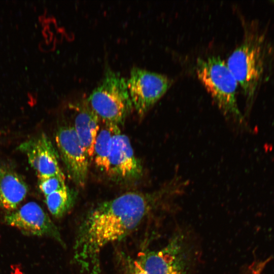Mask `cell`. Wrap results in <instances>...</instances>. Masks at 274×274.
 I'll return each mask as SVG.
<instances>
[{"instance_id": "9a60e30c", "label": "cell", "mask_w": 274, "mask_h": 274, "mask_svg": "<svg viewBox=\"0 0 274 274\" xmlns=\"http://www.w3.org/2000/svg\"><path fill=\"white\" fill-rule=\"evenodd\" d=\"M38 186L45 196L66 187L64 176H53L39 179Z\"/></svg>"}, {"instance_id": "52a82bcc", "label": "cell", "mask_w": 274, "mask_h": 274, "mask_svg": "<svg viewBox=\"0 0 274 274\" xmlns=\"http://www.w3.org/2000/svg\"><path fill=\"white\" fill-rule=\"evenodd\" d=\"M4 222L18 229L26 235L51 237L61 246L64 243L56 226L37 203L29 202L7 213Z\"/></svg>"}, {"instance_id": "30bf717a", "label": "cell", "mask_w": 274, "mask_h": 274, "mask_svg": "<svg viewBox=\"0 0 274 274\" xmlns=\"http://www.w3.org/2000/svg\"><path fill=\"white\" fill-rule=\"evenodd\" d=\"M18 149L26 156L39 179L64 176L59 167L56 150L45 133L25 141L18 146Z\"/></svg>"}, {"instance_id": "9c48e42d", "label": "cell", "mask_w": 274, "mask_h": 274, "mask_svg": "<svg viewBox=\"0 0 274 274\" xmlns=\"http://www.w3.org/2000/svg\"><path fill=\"white\" fill-rule=\"evenodd\" d=\"M108 175L118 181L137 180L143 175V166L135 156L128 138L119 128L113 139L109 157Z\"/></svg>"}, {"instance_id": "277c9868", "label": "cell", "mask_w": 274, "mask_h": 274, "mask_svg": "<svg viewBox=\"0 0 274 274\" xmlns=\"http://www.w3.org/2000/svg\"><path fill=\"white\" fill-rule=\"evenodd\" d=\"M86 100L100 121L117 126L123 124L133 108L127 80L110 68Z\"/></svg>"}, {"instance_id": "7a4b0ae2", "label": "cell", "mask_w": 274, "mask_h": 274, "mask_svg": "<svg viewBox=\"0 0 274 274\" xmlns=\"http://www.w3.org/2000/svg\"><path fill=\"white\" fill-rule=\"evenodd\" d=\"M268 45L264 35L246 28L242 43L226 62L242 88L247 108L253 104L270 73L271 56Z\"/></svg>"}, {"instance_id": "7c38bea8", "label": "cell", "mask_w": 274, "mask_h": 274, "mask_svg": "<svg viewBox=\"0 0 274 274\" xmlns=\"http://www.w3.org/2000/svg\"><path fill=\"white\" fill-rule=\"evenodd\" d=\"M28 192L23 179L8 165L0 163V209L16 210Z\"/></svg>"}, {"instance_id": "e0dca14e", "label": "cell", "mask_w": 274, "mask_h": 274, "mask_svg": "<svg viewBox=\"0 0 274 274\" xmlns=\"http://www.w3.org/2000/svg\"><path fill=\"white\" fill-rule=\"evenodd\" d=\"M125 274H147L136 260L128 257L126 259Z\"/></svg>"}, {"instance_id": "5b68a950", "label": "cell", "mask_w": 274, "mask_h": 274, "mask_svg": "<svg viewBox=\"0 0 274 274\" xmlns=\"http://www.w3.org/2000/svg\"><path fill=\"white\" fill-rule=\"evenodd\" d=\"M135 259L147 274H188L191 249L187 236L178 232L161 248L140 252Z\"/></svg>"}, {"instance_id": "6da1fadb", "label": "cell", "mask_w": 274, "mask_h": 274, "mask_svg": "<svg viewBox=\"0 0 274 274\" xmlns=\"http://www.w3.org/2000/svg\"><path fill=\"white\" fill-rule=\"evenodd\" d=\"M183 191L182 183L175 177L153 192H128L99 203L79 227L73 248L75 263L86 274H99L100 254L105 246L126 237L150 213Z\"/></svg>"}, {"instance_id": "ba28073f", "label": "cell", "mask_w": 274, "mask_h": 274, "mask_svg": "<svg viewBox=\"0 0 274 274\" xmlns=\"http://www.w3.org/2000/svg\"><path fill=\"white\" fill-rule=\"evenodd\" d=\"M55 141L70 178L77 185L84 186L88 175L89 157L74 127H60L56 133Z\"/></svg>"}, {"instance_id": "5bb4252c", "label": "cell", "mask_w": 274, "mask_h": 274, "mask_svg": "<svg viewBox=\"0 0 274 274\" xmlns=\"http://www.w3.org/2000/svg\"><path fill=\"white\" fill-rule=\"evenodd\" d=\"M45 197V202L50 213L54 217L59 218L73 208L77 198V194L66 186Z\"/></svg>"}, {"instance_id": "8992f818", "label": "cell", "mask_w": 274, "mask_h": 274, "mask_svg": "<svg viewBox=\"0 0 274 274\" xmlns=\"http://www.w3.org/2000/svg\"><path fill=\"white\" fill-rule=\"evenodd\" d=\"M174 82L166 75L137 66L131 68L127 85L133 108L143 117L164 95Z\"/></svg>"}, {"instance_id": "8fae6325", "label": "cell", "mask_w": 274, "mask_h": 274, "mask_svg": "<svg viewBox=\"0 0 274 274\" xmlns=\"http://www.w3.org/2000/svg\"><path fill=\"white\" fill-rule=\"evenodd\" d=\"M67 107L74 116L73 127L88 157L92 158L100 120L89 107L86 98L71 101Z\"/></svg>"}, {"instance_id": "2e32d148", "label": "cell", "mask_w": 274, "mask_h": 274, "mask_svg": "<svg viewBox=\"0 0 274 274\" xmlns=\"http://www.w3.org/2000/svg\"><path fill=\"white\" fill-rule=\"evenodd\" d=\"M270 260L269 258L255 260L244 268L239 274H265L264 270Z\"/></svg>"}, {"instance_id": "3957f363", "label": "cell", "mask_w": 274, "mask_h": 274, "mask_svg": "<svg viewBox=\"0 0 274 274\" xmlns=\"http://www.w3.org/2000/svg\"><path fill=\"white\" fill-rule=\"evenodd\" d=\"M196 75L226 118L242 122L243 117L238 107V83L226 62L219 56L198 58Z\"/></svg>"}, {"instance_id": "4fadbf2b", "label": "cell", "mask_w": 274, "mask_h": 274, "mask_svg": "<svg viewBox=\"0 0 274 274\" xmlns=\"http://www.w3.org/2000/svg\"><path fill=\"white\" fill-rule=\"evenodd\" d=\"M102 123L104 125L99 128L96 138L92 157L96 165L107 173L113 137L119 127L112 124Z\"/></svg>"}, {"instance_id": "ac0fdd59", "label": "cell", "mask_w": 274, "mask_h": 274, "mask_svg": "<svg viewBox=\"0 0 274 274\" xmlns=\"http://www.w3.org/2000/svg\"></svg>"}]
</instances>
